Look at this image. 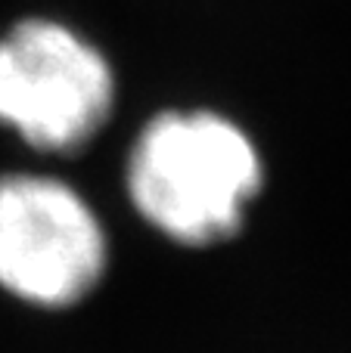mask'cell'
<instances>
[{
	"label": "cell",
	"mask_w": 351,
	"mask_h": 353,
	"mask_svg": "<svg viewBox=\"0 0 351 353\" xmlns=\"http://www.w3.org/2000/svg\"><path fill=\"white\" fill-rule=\"evenodd\" d=\"M261 189V155L215 112H162L128 161L134 208L180 245H215L243 226Z\"/></svg>",
	"instance_id": "cell-1"
},
{
	"label": "cell",
	"mask_w": 351,
	"mask_h": 353,
	"mask_svg": "<svg viewBox=\"0 0 351 353\" xmlns=\"http://www.w3.org/2000/svg\"><path fill=\"white\" fill-rule=\"evenodd\" d=\"M106 56L53 19H25L0 37V124L44 152H75L112 112Z\"/></svg>",
	"instance_id": "cell-2"
},
{
	"label": "cell",
	"mask_w": 351,
	"mask_h": 353,
	"mask_svg": "<svg viewBox=\"0 0 351 353\" xmlns=\"http://www.w3.org/2000/svg\"><path fill=\"white\" fill-rule=\"evenodd\" d=\"M106 270L97 214L68 183L37 174L0 180V285L37 307H72Z\"/></svg>",
	"instance_id": "cell-3"
}]
</instances>
